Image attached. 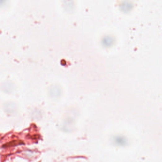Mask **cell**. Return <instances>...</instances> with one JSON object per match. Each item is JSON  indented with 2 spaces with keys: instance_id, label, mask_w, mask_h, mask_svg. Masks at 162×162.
<instances>
[]
</instances>
